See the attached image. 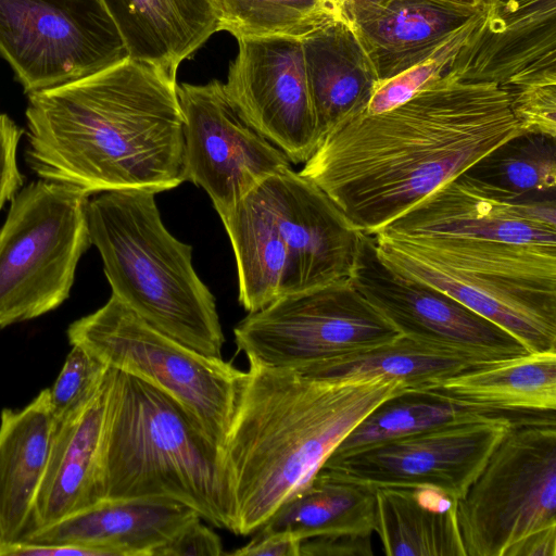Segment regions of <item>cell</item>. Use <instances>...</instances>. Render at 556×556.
<instances>
[{
  "instance_id": "1",
  "label": "cell",
  "mask_w": 556,
  "mask_h": 556,
  "mask_svg": "<svg viewBox=\"0 0 556 556\" xmlns=\"http://www.w3.org/2000/svg\"><path fill=\"white\" fill-rule=\"evenodd\" d=\"M519 132L504 87L452 70L391 110L339 121L299 173L374 236Z\"/></svg>"
},
{
  "instance_id": "2",
  "label": "cell",
  "mask_w": 556,
  "mask_h": 556,
  "mask_svg": "<svg viewBox=\"0 0 556 556\" xmlns=\"http://www.w3.org/2000/svg\"><path fill=\"white\" fill-rule=\"evenodd\" d=\"M176 76L131 58L27 96L25 162L40 178L92 195L153 193L185 179Z\"/></svg>"
},
{
  "instance_id": "3",
  "label": "cell",
  "mask_w": 556,
  "mask_h": 556,
  "mask_svg": "<svg viewBox=\"0 0 556 556\" xmlns=\"http://www.w3.org/2000/svg\"><path fill=\"white\" fill-rule=\"evenodd\" d=\"M220 463L230 531L256 532L320 470L378 405L407 390L399 380L316 379L250 363Z\"/></svg>"
},
{
  "instance_id": "4",
  "label": "cell",
  "mask_w": 556,
  "mask_h": 556,
  "mask_svg": "<svg viewBox=\"0 0 556 556\" xmlns=\"http://www.w3.org/2000/svg\"><path fill=\"white\" fill-rule=\"evenodd\" d=\"M100 479L103 501H174L230 531L219 447L167 394L111 367Z\"/></svg>"
},
{
  "instance_id": "5",
  "label": "cell",
  "mask_w": 556,
  "mask_h": 556,
  "mask_svg": "<svg viewBox=\"0 0 556 556\" xmlns=\"http://www.w3.org/2000/svg\"><path fill=\"white\" fill-rule=\"evenodd\" d=\"M155 193L126 189L88 198L90 242L112 294L159 331L222 357L225 342L213 293L192 265V249L164 226Z\"/></svg>"
},
{
  "instance_id": "6",
  "label": "cell",
  "mask_w": 556,
  "mask_h": 556,
  "mask_svg": "<svg viewBox=\"0 0 556 556\" xmlns=\"http://www.w3.org/2000/svg\"><path fill=\"white\" fill-rule=\"evenodd\" d=\"M67 337L72 345L81 346L108 367L167 394L220 450L245 371L159 331L114 294L96 312L72 323Z\"/></svg>"
},
{
  "instance_id": "7",
  "label": "cell",
  "mask_w": 556,
  "mask_h": 556,
  "mask_svg": "<svg viewBox=\"0 0 556 556\" xmlns=\"http://www.w3.org/2000/svg\"><path fill=\"white\" fill-rule=\"evenodd\" d=\"M89 197L38 179L11 199L0 228V328L37 318L68 299L78 262L91 245Z\"/></svg>"
},
{
  "instance_id": "8",
  "label": "cell",
  "mask_w": 556,
  "mask_h": 556,
  "mask_svg": "<svg viewBox=\"0 0 556 556\" xmlns=\"http://www.w3.org/2000/svg\"><path fill=\"white\" fill-rule=\"evenodd\" d=\"M555 417L513 425L456 500L465 556H508L527 538L556 529Z\"/></svg>"
},
{
  "instance_id": "9",
  "label": "cell",
  "mask_w": 556,
  "mask_h": 556,
  "mask_svg": "<svg viewBox=\"0 0 556 556\" xmlns=\"http://www.w3.org/2000/svg\"><path fill=\"white\" fill-rule=\"evenodd\" d=\"M233 334L238 351L249 363L306 377L329 362L401 336L350 278L282 295L249 313Z\"/></svg>"
},
{
  "instance_id": "10",
  "label": "cell",
  "mask_w": 556,
  "mask_h": 556,
  "mask_svg": "<svg viewBox=\"0 0 556 556\" xmlns=\"http://www.w3.org/2000/svg\"><path fill=\"white\" fill-rule=\"evenodd\" d=\"M0 56L28 96L129 58L98 0H0Z\"/></svg>"
},
{
  "instance_id": "11",
  "label": "cell",
  "mask_w": 556,
  "mask_h": 556,
  "mask_svg": "<svg viewBox=\"0 0 556 556\" xmlns=\"http://www.w3.org/2000/svg\"><path fill=\"white\" fill-rule=\"evenodd\" d=\"M380 260L432 286L516 337L529 353L556 352V265H478L374 236Z\"/></svg>"
},
{
  "instance_id": "12",
  "label": "cell",
  "mask_w": 556,
  "mask_h": 556,
  "mask_svg": "<svg viewBox=\"0 0 556 556\" xmlns=\"http://www.w3.org/2000/svg\"><path fill=\"white\" fill-rule=\"evenodd\" d=\"M529 419L503 417L413 432L333 453L323 467L375 489L428 488L458 500L510 427Z\"/></svg>"
},
{
  "instance_id": "13",
  "label": "cell",
  "mask_w": 556,
  "mask_h": 556,
  "mask_svg": "<svg viewBox=\"0 0 556 556\" xmlns=\"http://www.w3.org/2000/svg\"><path fill=\"white\" fill-rule=\"evenodd\" d=\"M182 115L185 179L201 187L218 215L291 166L276 146L249 126L213 79L177 85Z\"/></svg>"
},
{
  "instance_id": "14",
  "label": "cell",
  "mask_w": 556,
  "mask_h": 556,
  "mask_svg": "<svg viewBox=\"0 0 556 556\" xmlns=\"http://www.w3.org/2000/svg\"><path fill=\"white\" fill-rule=\"evenodd\" d=\"M350 280L402 336L483 362L529 354L501 326L447 293L386 265L374 236L361 232Z\"/></svg>"
},
{
  "instance_id": "15",
  "label": "cell",
  "mask_w": 556,
  "mask_h": 556,
  "mask_svg": "<svg viewBox=\"0 0 556 556\" xmlns=\"http://www.w3.org/2000/svg\"><path fill=\"white\" fill-rule=\"evenodd\" d=\"M225 90L242 119L304 164L320 141L302 42L283 37L240 38Z\"/></svg>"
},
{
  "instance_id": "16",
  "label": "cell",
  "mask_w": 556,
  "mask_h": 556,
  "mask_svg": "<svg viewBox=\"0 0 556 556\" xmlns=\"http://www.w3.org/2000/svg\"><path fill=\"white\" fill-rule=\"evenodd\" d=\"M256 190L287 248L283 295L350 278L361 232L316 184L290 166Z\"/></svg>"
},
{
  "instance_id": "17",
  "label": "cell",
  "mask_w": 556,
  "mask_h": 556,
  "mask_svg": "<svg viewBox=\"0 0 556 556\" xmlns=\"http://www.w3.org/2000/svg\"><path fill=\"white\" fill-rule=\"evenodd\" d=\"M454 70L462 80L502 87L556 76V0H492Z\"/></svg>"
},
{
  "instance_id": "18",
  "label": "cell",
  "mask_w": 556,
  "mask_h": 556,
  "mask_svg": "<svg viewBox=\"0 0 556 556\" xmlns=\"http://www.w3.org/2000/svg\"><path fill=\"white\" fill-rule=\"evenodd\" d=\"M479 12L439 0H349L346 18L383 81L424 59Z\"/></svg>"
},
{
  "instance_id": "19",
  "label": "cell",
  "mask_w": 556,
  "mask_h": 556,
  "mask_svg": "<svg viewBox=\"0 0 556 556\" xmlns=\"http://www.w3.org/2000/svg\"><path fill=\"white\" fill-rule=\"evenodd\" d=\"M197 516L190 507L168 500L102 501L35 530L22 541L84 545L104 556H154L159 547Z\"/></svg>"
},
{
  "instance_id": "20",
  "label": "cell",
  "mask_w": 556,
  "mask_h": 556,
  "mask_svg": "<svg viewBox=\"0 0 556 556\" xmlns=\"http://www.w3.org/2000/svg\"><path fill=\"white\" fill-rule=\"evenodd\" d=\"M105 409L106 374L93 400L78 414L55 425L28 533L103 501L100 458Z\"/></svg>"
},
{
  "instance_id": "21",
  "label": "cell",
  "mask_w": 556,
  "mask_h": 556,
  "mask_svg": "<svg viewBox=\"0 0 556 556\" xmlns=\"http://www.w3.org/2000/svg\"><path fill=\"white\" fill-rule=\"evenodd\" d=\"M54 429L49 389L23 409L1 413L0 545L22 541L29 532Z\"/></svg>"
},
{
  "instance_id": "22",
  "label": "cell",
  "mask_w": 556,
  "mask_h": 556,
  "mask_svg": "<svg viewBox=\"0 0 556 556\" xmlns=\"http://www.w3.org/2000/svg\"><path fill=\"white\" fill-rule=\"evenodd\" d=\"M117 27L129 58L176 76L215 33V0H98Z\"/></svg>"
},
{
  "instance_id": "23",
  "label": "cell",
  "mask_w": 556,
  "mask_h": 556,
  "mask_svg": "<svg viewBox=\"0 0 556 556\" xmlns=\"http://www.w3.org/2000/svg\"><path fill=\"white\" fill-rule=\"evenodd\" d=\"M301 42L321 140L339 121L365 109L380 80L354 30L342 22L332 21Z\"/></svg>"
},
{
  "instance_id": "24",
  "label": "cell",
  "mask_w": 556,
  "mask_h": 556,
  "mask_svg": "<svg viewBox=\"0 0 556 556\" xmlns=\"http://www.w3.org/2000/svg\"><path fill=\"white\" fill-rule=\"evenodd\" d=\"M376 521V489L321 467L257 531L292 534L300 542L334 535L371 536Z\"/></svg>"
},
{
  "instance_id": "25",
  "label": "cell",
  "mask_w": 556,
  "mask_h": 556,
  "mask_svg": "<svg viewBox=\"0 0 556 556\" xmlns=\"http://www.w3.org/2000/svg\"><path fill=\"white\" fill-rule=\"evenodd\" d=\"M420 389L511 414H553L556 409V352L529 353L486 363Z\"/></svg>"
},
{
  "instance_id": "26",
  "label": "cell",
  "mask_w": 556,
  "mask_h": 556,
  "mask_svg": "<svg viewBox=\"0 0 556 556\" xmlns=\"http://www.w3.org/2000/svg\"><path fill=\"white\" fill-rule=\"evenodd\" d=\"M378 534L388 556H465L456 500L428 488L376 489Z\"/></svg>"
},
{
  "instance_id": "27",
  "label": "cell",
  "mask_w": 556,
  "mask_h": 556,
  "mask_svg": "<svg viewBox=\"0 0 556 556\" xmlns=\"http://www.w3.org/2000/svg\"><path fill=\"white\" fill-rule=\"evenodd\" d=\"M235 253L238 300L248 313L283 295L288 252L256 188L219 216Z\"/></svg>"
},
{
  "instance_id": "28",
  "label": "cell",
  "mask_w": 556,
  "mask_h": 556,
  "mask_svg": "<svg viewBox=\"0 0 556 556\" xmlns=\"http://www.w3.org/2000/svg\"><path fill=\"white\" fill-rule=\"evenodd\" d=\"M503 417L528 419L532 415L511 414L457 401L429 389H407L378 405L343 439L333 453L355 451L441 426L490 421Z\"/></svg>"
},
{
  "instance_id": "29",
  "label": "cell",
  "mask_w": 556,
  "mask_h": 556,
  "mask_svg": "<svg viewBox=\"0 0 556 556\" xmlns=\"http://www.w3.org/2000/svg\"><path fill=\"white\" fill-rule=\"evenodd\" d=\"M486 363L491 362H483L401 334L389 343L329 362L309 377L328 380L381 377L399 380L408 389H420L438 379Z\"/></svg>"
},
{
  "instance_id": "30",
  "label": "cell",
  "mask_w": 556,
  "mask_h": 556,
  "mask_svg": "<svg viewBox=\"0 0 556 556\" xmlns=\"http://www.w3.org/2000/svg\"><path fill=\"white\" fill-rule=\"evenodd\" d=\"M459 176L509 201L556 194V137L521 131L493 148Z\"/></svg>"
},
{
  "instance_id": "31",
  "label": "cell",
  "mask_w": 556,
  "mask_h": 556,
  "mask_svg": "<svg viewBox=\"0 0 556 556\" xmlns=\"http://www.w3.org/2000/svg\"><path fill=\"white\" fill-rule=\"evenodd\" d=\"M219 30L236 39L283 37L302 40L336 21L316 0H215Z\"/></svg>"
},
{
  "instance_id": "32",
  "label": "cell",
  "mask_w": 556,
  "mask_h": 556,
  "mask_svg": "<svg viewBox=\"0 0 556 556\" xmlns=\"http://www.w3.org/2000/svg\"><path fill=\"white\" fill-rule=\"evenodd\" d=\"M488 9L472 16L424 59L404 72L380 81L364 111L378 114L391 110L454 70L460 53L483 29Z\"/></svg>"
},
{
  "instance_id": "33",
  "label": "cell",
  "mask_w": 556,
  "mask_h": 556,
  "mask_svg": "<svg viewBox=\"0 0 556 556\" xmlns=\"http://www.w3.org/2000/svg\"><path fill=\"white\" fill-rule=\"evenodd\" d=\"M108 366L79 345H72L60 375L50 390L55 425L81 412L99 392Z\"/></svg>"
},
{
  "instance_id": "34",
  "label": "cell",
  "mask_w": 556,
  "mask_h": 556,
  "mask_svg": "<svg viewBox=\"0 0 556 556\" xmlns=\"http://www.w3.org/2000/svg\"><path fill=\"white\" fill-rule=\"evenodd\" d=\"M504 88L521 131L556 137V76Z\"/></svg>"
},
{
  "instance_id": "35",
  "label": "cell",
  "mask_w": 556,
  "mask_h": 556,
  "mask_svg": "<svg viewBox=\"0 0 556 556\" xmlns=\"http://www.w3.org/2000/svg\"><path fill=\"white\" fill-rule=\"evenodd\" d=\"M224 554L219 536L197 516L178 529L154 556H218Z\"/></svg>"
},
{
  "instance_id": "36",
  "label": "cell",
  "mask_w": 556,
  "mask_h": 556,
  "mask_svg": "<svg viewBox=\"0 0 556 556\" xmlns=\"http://www.w3.org/2000/svg\"><path fill=\"white\" fill-rule=\"evenodd\" d=\"M23 129L5 113H0V211L23 187L17 164V148Z\"/></svg>"
},
{
  "instance_id": "37",
  "label": "cell",
  "mask_w": 556,
  "mask_h": 556,
  "mask_svg": "<svg viewBox=\"0 0 556 556\" xmlns=\"http://www.w3.org/2000/svg\"><path fill=\"white\" fill-rule=\"evenodd\" d=\"M371 536L334 535L305 539L299 556H372Z\"/></svg>"
},
{
  "instance_id": "38",
  "label": "cell",
  "mask_w": 556,
  "mask_h": 556,
  "mask_svg": "<svg viewBox=\"0 0 556 556\" xmlns=\"http://www.w3.org/2000/svg\"><path fill=\"white\" fill-rule=\"evenodd\" d=\"M245 545L227 554L236 556H299L300 540L288 533L254 532Z\"/></svg>"
},
{
  "instance_id": "39",
  "label": "cell",
  "mask_w": 556,
  "mask_h": 556,
  "mask_svg": "<svg viewBox=\"0 0 556 556\" xmlns=\"http://www.w3.org/2000/svg\"><path fill=\"white\" fill-rule=\"evenodd\" d=\"M508 556H556V529L527 538L513 547Z\"/></svg>"
},
{
  "instance_id": "40",
  "label": "cell",
  "mask_w": 556,
  "mask_h": 556,
  "mask_svg": "<svg viewBox=\"0 0 556 556\" xmlns=\"http://www.w3.org/2000/svg\"><path fill=\"white\" fill-rule=\"evenodd\" d=\"M336 21L346 25V9L349 0H316ZM350 26V25H349Z\"/></svg>"
},
{
  "instance_id": "41",
  "label": "cell",
  "mask_w": 556,
  "mask_h": 556,
  "mask_svg": "<svg viewBox=\"0 0 556 556\" xmlns=\"http://www.w3.org/2000/svg\"><path fill=\"white\" fill-rule=\"evenodd\" d=\"M455 7L466 8L472 11H483L488 9L492 0H439Z\"/></svg>"
}]
</instances>
